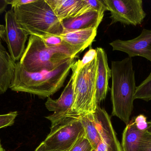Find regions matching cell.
Segmentation results:
<instances>
[{
  "instance_id": "obj_1",
  "label": "cell",
  "mask_w": 151,
  "mask_h": 151,
  "mask_svg": "<svg viewBox=\"0 0 151 151\" xmlns=\"http://www.w3.org/2000/svg\"><path fill=\"white\" fill-rule=\"evenodd\" d=\"M75 58L68 59L51 71L38 72H27L18 62L9 88L16 92L29 93L40 97H50L63 86L75 64Z\"/></svg>"
},
{
  "instance_id": "obj_2",
  "label": "cell",
  "mask_w": 151,
  "mask_h": 151,
  "mask_svg": "<svg viewBox=\"0 0 151 151\" xmlns=\"http://www.w3.org/2000/svg\"><path fill=\"white\" fill-rule=\"evenodd\" d=\"M111 70L112 115L127 125L134 109L137 88L133 59L127 57L121 61H112Z\"/></svg>"
},
{
  "instance_id": "obj_3",
  "label": "cell",
  "mask_w": 151,
  "mask_h": 151,
  "mask_svg": "<svg viewBox=\"0 0 151 151\" xmlns=\"http://www.w3.org/2000/svg\"><path fill=\"white\" fill-rule=\"evenodd\" d=\"M13 9L17 22L28 35L39 37L59 35L63 33L62 22L46 0L34 2Z\"/></svg>"
},
{
  "instance_id": "obj_4",
  "label": "cell",
  "mask_w": 151,
  "mask_h": 151,
  "mask_svg": "<svg viewBox=\"0 0 151 151\" xmlns=\"http://www.w3.org/2000/svg\"><path fill=\"white\" fill-rule=\"evenodd\" d=\"M76 75L74 100L70 117L78 118L95 113L96 103V57L92 61L79 69Z\"/></svg>"
},
{
  "instance_id": "obj_5",
  "label": "cell",
  "mask_w": 151,
  "mask_h": 151,
  "mask_svg": "<svg viewBox=\"0 0 151 151\" xmlns=\"http://www.w3.org/2000/svg\"><path fill=\"white\" fill-rule=\"evenodd\" d=\"M70 58L64 52L47 47L39 36L30 35L19 62L27 72H38L51 71Z\"/></svg>"
},
{
  "instance_id": "obj_6",
  "label": "cell",
  "mask_w": 151,
  "mask_h": 151,
  "mask_svg": "<svg viewBox=\"0 0 151 151\" xmlns=\"http://www.w3.org/2000/svg\"><path fill=\"white\" fill-rule=\"evenodd\" d=\"M50 132L43 141L49 149L54 150L68 151L80 137L84 135V130L78 118L69 117L51 126Z\"/></svg>"
},
{
  "instance_id": "obj_7",
  "label": "cell",
  "mask_w": 151,
  "mask_h": 151,
  "mask_svg": "<svg viewBox=\"0 0 151 151\" xmlns=\"http://www.w3.org/2000/svg\"><path fill=\"white\" fill-rule=\"evenodd\" d=\"M111 12V25L119 22L126 25H141L146 17L142 0H104Z\"/></svg>"
},
{
  "instance_id": "obj_8",
  "label": "cell",
  "mask_w": 151,
  "mask_h": 151,
  "mask_svg": "<svg viewBox=\"0 0 151 151\" xmlns=\"http://www.w3.org/2000/svg\"><path fill=\"white\" fill-rule=\"evenodd\" d=\"M73 73L69 82L58 99L54 100L48 97L45 103L46 108L50 111H54L52 115L46 118L51 122V126L71 115L74 100V86L77 68L75 64L71 68Z\"/></svg>"
},
{
  "instance_id": "obj_9",
  "label": "cell",
  "mask_w": 151,
  "mask_h": 151,
  "mask_svg": "<svg viewBox=\"0 0 151 151\" xmlns=\"http://www.w3.org/2000/svg\"><path fill=\"white\" fill-rule=\"evenodd\" d=\"M5 22L4 40L7 43L10 55L16 62L20 59L24 51L28 35L17 22L13 9L6 12Z\"/></svg>"
},
{
  "instance_id": "obj_10",
  "label": "cell",
  "mask_w": 151,
  "mask_h": 151,
  "mask_svg": "<svg viewBox=\"0 0 151 151\" xmlns=\"http://www.w3.org/2000/svg\"><path fill=\"white\" fill-rule=\"evenodd\" d=\"M113 51L127 53L128 57H142L151 62V29L143 28L137 37L127 40L117 39L110 43Z\"/></svg>"
},
{
  "instance_id": "obj_11",
  "label": "cell",
  "mask_w": 151,
  "mask_h": 151,
  "mask_svg": "<svg viewBox=\"0 0 151 151\" xmlns=\"http://www.w3.org/2000/svg\"><path fill=\"white\" fill-rule=\"evenodd\" d=\"M94 116L98 124L101 141L96 149L91 151H122L110 117L105 110L98 105Z\"/></svg>"
},
{
  "instance_id": "obj_12",
  "label": "cell",
  "mask_w": 151,
  "mask_h": 151,
  "mask_svg": "<svg viewBox=\"0 0 151 151\" xmlns=\"http://www.w3.org/2000/svg\"><path fill=\"white\" fill-rule=\"evenodd\" d=\"M96 59V103L98 105L105 100L110 90L109 81L111 77V70L108 65L107 55L102 48H97Z\"/></svg>"
},
{
  "instance_id": "obj_13",
  "label": "cell",
  "mask_w": 151,
  "mask_h": 151,
  "mask_svg": "<svg viewBox=\"0 0 151 151\" xmlns=\"http://www.w3.org/2000/svg\"><path fill=\"white\" fill-rule=\"evenodd\" d=\"M104 13L97 11H90L82 15L69 18L62 21L64 33L83 29H97L101 23Z\"/></svg>"
},
{
  "instance_id": "obj_14",
  "label": "cell",
  "mask_w": 151,
  "mask_h": 151,
  "mask_svg": "<svg viewBox=\"0 0 151 151\" xmlns=\"http://www.w3.org/2000/svg\"><path fill=\"white\" fill-rule=\"evenodd\" d=\"M16 64L3 46L0 47V95L4 94L9 88Z\"/></svg>"
},
{
  "instance_id": "obj_15",
  "label": "cell",
  "mask_w": 151,
  "mask_h": 151,
  "mask_svg": "<svg viewBox=\"0 0 151 151\" xmlns=\"http://www.w3.org/2000/svg\"><path fill=\"white\" fill-rule=\"evenodd\" d=\"M46 1L61 22L77 16L83 5V0H46Z\"/></svg>"
},
{
  "instance_id": "obj_16",
  "label": "cell",
  "mask_w": 151,
  "mask_h": 151,
  "mask_svg": "<svg viewBox=\"0 0 151 151\" xmlns=\"http://www.w3.org/2000/svg\"><path fill=\"white\" fill-rule=\"evenodd\" d=\"M97 29H83L63 33L59 36L66 43L85 50L92 43L96 36Z\"/></svg>"
},
{
  "instance_id": "obj_17",
  "label": "cell",
  "mask_w": 151,
  "mask_h": 151,
  "mask_svg": "<svg viewBox=\"0 0 151 151\" xmlns=\"http://www.w3.org/2000/svg\"><path fill=\"white\" fill-rule=\"evenodd\" d=\"M144 132L137 128L134 118L130 121L122 134V151H139L141 139Z\"/></svg>"
},
{
  "instance_id": "obj_18",
  "label": "cell",
  "mask_w": 151,
  "mask_h": 151,
  "mask_svg": "<svg viewBox=\"0 0 151 151\" xmlns=\"http://www.w3.org/2000/svg\"><path fill=\"white\" fill-rule=\"evenodd\" d=\"M84 130V136L92 147L96 150L101 141L98 124L93 114H89L79 118Z\"/></svg>"
},
{
  "instance_id": "obj_19",
  "label": "cell",
  "mask_w": 151,
  "mask_h": 151,
  "mask_svg": "<svg viewBox=\"0 0 151 151\" xmlns=\"http://www.w3.org/2000/svg\"><path fill=\"white\" fill-rule=\"evenodd\" d=\"M134 99L146 102L151 101V72L145 79L137 87Z\"/></svg>"
},
{
  "instance_id": "obj_20",
  "label": "cell",
  "mask_w": 151,
  "mask_h": 151,
  "mask_svg": "<svg viewBox=\"0 0 151 151\" xmlns=\"http://www.w3.org/2000/svg\"><path fill=\"white\" fill-rule=\"evenodd\" d=\"M106 11L107 7L104 0H83V5L77 16L88 12L97 11L104 13Z\"/></svg>"
},
{
  "instance_id": "obj_21",
  "label": "cell",
  "mask_w": 151,
  "mask_h": 151,
  "mask_svg": "<svg viewBox=\"0 0 151 151\" xmlns=\"http://www.w3.org/2000/svg\"><path fill=\"white\" fill-rule=\"evenodd\" d=\"M92 150L90 143L83 135L78 139L68 151H91Z\"/></svg>"
},
{
  "instance_id": "obj_22",
  "label": "cell",
  "mask_w": 151,
  "mask_h": 151,
  "mask_svg": "<svg viewBox=\"0 0 151 151\" xmlns=\"http://www.w3.org/2000/svg\"><path fill=\"white\" fill-rule=\"evenodd\" d=\"M17 115V111L11 112L6 114L0 115V129L13 125Z\"/></svg>"
},
{
  "instance_id": "obj_23",
  "label": "cell",
  "mask_w": 151,
  "mask_h": 151,
  "mask_svg": "<svg viewBox=\"0 0 151 151\" xmlns=\"http://www.w3.org/2000/svg\"><path fill=\"white\" fill-rule=\"evenodd\" d=\"M96 56V50L91 48L83 56L81 60H78L76 62V65L79 69L83 67L93 60Z\"/></svg>"
},
{
  "instance_id": "obj_24",
  "label": "cell",
  "mask_w": 151,
  "mask_h": 151,
  "mask_svg": "<svg viewBox=\"0 0 151 151\" xmlns=\"http://www.w3.org/2000/svg\"><path fill=\"white\" fill-rule=\"evenodd\" d=\"M139 151H151V135L144 132L141 139Z\"/></svg>"
},
{
  "instance_id": "obj_25",
  "label": "cell",
  "mask_w": 151,
  "mask_h": 151,
  "mask_svg": "<svg viewBox=\"0 0 151 151\" xmlns=\"http://www.w3.org/2000/svg\"><path fill=\"white\" fill-rule=\"evenodd\" d=\"M134 119L137 128L142 131H145L148 126L146 117L142 114H140L134 118Z\"/></svg>"
},
{
  "instance_id": "obj_26",
  "label": "cell",
  "mask_w": 151,
  "mask_h": 151,
  "mask_svg": "<svg viewBox=\"0 0 151 151\" xmlns=\"http://www.w3.org/2000/svg\"><path fill=\"white\" fill-rule=\"evenodd\" d=\"M35 0H7L8 4H11L12 9L33 2Z\"/></svg>"
},
{
  "instance_id": "obj_27",
  "label": "cell",
  "mask_w": 151,
  "mask_h": 151,
  "mask_svg": "<svg viewBox=\"0 0 151 151\" xmlns=\"http://www.w3.org/2000/svg\"><path fill=\"white\" fill-rule=\"evenodd\" d=\"M35 151H61L58 150H54L49 149L43 142H42L40 145L37 147Z\"/></svg>"
},
{
  "instance_id": "obj_28",
  "label": "cell",
  "mask_w": 151,
  "mask_h": 151,
  "mask_svg": "<svg viewBox=\"0 0 151 151\" xmlns=\"http://www.w3.org/2000/svg\"><path fill=\"white\" fill-rule=\"evenodd\" d=\"M4 36H5V26L3 25H0V47L3 46L2 45V40L4 39Z\"/></svg>"
},
{
  "instance_id": "obj_29",
  "label": "cell",
  "mask_w": 151,
  "mask_h": 151,
  "mask_svg": "<svg viewBox=\"0 0 151 151\" xmlns=\"http://www.w3.org/2000/svg\"><path fill=\"white\" fill-rule=\"evenodd\" d=\"M8 5L7 0H0V13L4 11Z\"/></svg>"
},
{
  "instance_id": "obj_30",
  "label": "cell",
  "mask_w": 151,
  "mask_h": 151,
  "mask_svg": "<svg viewBox=\"0 0 151 151\" xmlns=\"http://www.w3.org/2000/svg\"><path fill=\"white\" fill-rule=\"evenodd\" d=\"M145 132L151 135V120L148 122V126Z\"/></svg>"
},
{
  "instance_id": "obj_31",
  "label": "cell",
  "mask_w": 151,
  "mask_h": 151,
  "mask_svg": "<svg viewBox=\"0 0 151 151\" xmlns=\"http://www.w3.org/2000/svg\"><path fill=\"white\" fill-rule=\"evenodd\" d=\"M0 151H5V150H4V149L2 146H1V148H0Z\"/></svg>"
},
{
  "instance_id": "obj_32",
  "label": "cell",
  "mask_w": 151,
  "mask_h": 151,
  "mask_svg": "<svg viewBox=\"0 0 151 151\" xmlns=\"http://www.w3.org/2000/svg\"><path fill=\"white\" fill-rule=\"evenodd\" d=\"M1 146H2V145L1 143V140H0V148H1Z\"/></svg>"
}]
</instances>
